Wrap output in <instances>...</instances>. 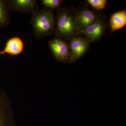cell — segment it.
I'll list each match as a JSON object with an SVG mask.
<instances>
[{"mask_svg":"<svg viewBox=\"0 0 126 126\" xmlns=\"http://www.w3.org/2000/svg\"><path fill=\"white\" fill-rule=\"evenodd\" d=\"M24 49L23 41L19 37H13L7 41L4 50L0 51V55L7 53L13 55H18L21 53Z\"/></svg>","mask_w":126,"mask_h":126,"instance_id":"ba28073f","label":"cell"},{"mask_svg":"<svg viewBox=\"0 0 126 126\" xmlns=\"http://www.w3.org/2000/svg\"><path fill=\"white\" fill-rule=\"evenodd\" d=\"M107 26L102 18L85 27L80 33L83 34L89 44L99 40L106 32Z\"/></svg>","mask_w":126,"mask_h":126,"instance_id":"277c9868","label":"cell"},{"mask_svg":"<svg viewBox=\"0 0 126 126\" xmlns=\"http://www.w3.org/2000/svg\"><path fill=\"white\" fill-rule=\"evenodd\" d=\"M87 1L98 12L105 8L107 1L106 0H88Z\"/></svg>","mask_w":126,"mask_h":126,"instance_id":"7c38bea8","label":"cell"},{"mask_svg":"<svg viewBox=\"0 0 126 126\" xmlns=\"http://www.w3.org/2000/svg\"><path fill=\"white\" fill-rule=\"evenodd\" d=\"M11 11L33 14L39 10L36 0H9Z\"/></svg>","mask_w":126,"mask_h":126,"instance_id":"52a82bcc","label":"cell"},{"mask_svg":"<svg viewBox=\"0 0 126 126\" xmlns=\"http://www.w3.org/2000/svg\"><path fill=\"white\" fill-rule=\"evenodd\" d=\"M70 57L69 63L75 62L81 58L87 51L89 44L86 39L77 36L69 40Z\"/></svg>","mask_w":126,"mask_h":126,"instance_id":"5b68a950","label":"cell"},{"mask_svg":"<svg viewBox=\"0 0 126 126\" xmlns=\"http://www.w3.org/2000/svg\"><path fill=\"white\" fill-rule=\"evenodd\" d=\"M56 16L54 10L44 7L32 14L30 24L34 36L40 39L55 33L56 26Z\"/></svg>","mask_w":126,"mask_h":126,"instance_id":"6da1fadb","label":"cell"},{"mask_svg":"<svg viewBox=\"0 0 126 126\" xmlns=\"http://www.w3.org/2000/svg\"><path fill=\"white\" fill-rule=\"evenodd\" d=\"M62 0H41V4L44 6V7L49 8L54 10V9L58 10L63 2Z\"/></svg>","mask_w":126,"mask_h":126,"instance_id":"8fae6325","label":"cell"},{"mask_svg":"<svg viewBox=\"0 0 126 126\" xmlns=\"http://www.w3.org/2000/svg\"><path fill=\"white\" fill-rule=\"evenodd\" d=\"M11 11L9 0H0V28L10 24Z\"/></svg>","mask_w":126,"mask_h":126,"instance_id":"9c48e42d","label":"cell"},{"mask_svg":"<svg viewBox=\"0 0 126 126\" xmlns=\"http://www.w3.org/2000/svg\"><path fill=\"white\" fill-rule=\"evenodd\" d=\"M48 45L53 56L58 62L69 63L70 51L69 46L64 40L56 37L48 41Z\"/></svg>","mask_w":126,"mask_h":126,"instance_id":"3957f363","label":"cell"},{"mask_svg":"<svg viewBox=\"0 0 126 126\" xmlns=\"http://www.w3.org/2000/svg\"><path fill=\"white\" fill-rule=\"evenodd\" d=\"M111 30L113 32L121 29L126 25V10L117 12L113 14L110 18Z\"/></svg>","mask_w":126,"mask_h":126,"instance_id":"30bf717a","label":"cell"},{"mask_svg":"<svg viewBox=\"0 0 126 126\" xmlns=\"http://www.w3.org/2000/svg\"><path fill=\"white\" fill-rule=\"evenodd\" d=\"M76 19L80 31L83 30L88 26L96 22L101 18L98 12L89 9H82L75 11Z\"/></svg>","mask_w":126,"mask_h":126,"instance_id":"8992f818","label":"cell"},{"mask_svg":"<svg viewBox=\"0 0 126 126\" xmlns=\"http://www.w3.org/2000/svg\"><path fill=\"white\" fill-rule=\"evenodd\" d=\"M56 37L69 41L80 34L75 12L68 7L59 9L56 11Z\"/></svg>","mask_w":126,"mask_h":126,"instance_id":"7a4b0ae2","label":"cell"},{"mask_svg":"<svg viewBox=\"0 0 126 126\" xmlns=\"http://www.w3.org/2000/svg\"><path fill=\"white\" fill-rule=\"evenodd\" d=\"M0 108V126H6L4 116Z\"/></svg>","mask_w":126,"mask_h":126,"instance_id":"4fadbf2b","label":"cell"}]
</instances>
